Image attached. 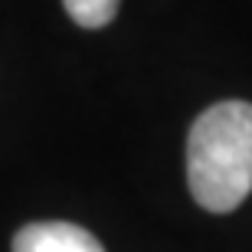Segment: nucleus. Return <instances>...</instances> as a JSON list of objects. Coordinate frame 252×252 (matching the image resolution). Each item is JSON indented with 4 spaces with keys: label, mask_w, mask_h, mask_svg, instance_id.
Segmentation results:
<instances>
[{
    "label": "nucleus",
    "mask_w": 252,
    "mask_h": 252,
    "mask_svg": "<svg viewBox=\"0 0 252 252\" xmlns=\"http://www.w3.org/2000/svg\"><path fill=\"white\" fill-rule=\"evenodd\" d=\"M190 193L210 213H229L252 190V105L206 108L187 138Z\"/></svg>",
    "instance_id": "1"
},
{
    "label": "nucleus",
    "mask_w": 252,
    "mask_h": 252,
    "mask_svg": "<svg viewBox=\"0 0 252 252\" xmlns=\"http://www.w3.org/2000/svg\"><path fill=\"white\" fill-rule=\"evenodd\" d=\"M13 252H105L89 229L75 223H30L13 239Z\"/></svg>",
    "instance_id": "2"
},
{
    "label": "nucleus",
    "mask_w": 252,
    "mask_h": 252,
    "mask_svg": "<svg viewBox=\"0 0 252 252\" xmlns=\"http://www.w3.org/2000/svg\"><path fill=\"white\" fill-rule=\"evenodd\" d=\"M69 17L85 30H98V27H108L122 7V0H63Z\"/></svg>",
    "instance_id": "3"
}]
</instances>
